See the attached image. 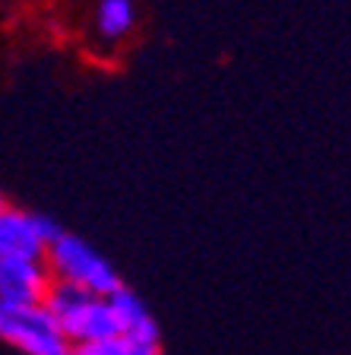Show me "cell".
<instances>
[{"label":"cell","instance_id":"obj_1","mask_svg":"<svg viewBox=\"0 0 351 355\" xmlns=\"http://www.w3.org/2000/svg\"><path fill=\"white\" fill-rule=\"evenodd\" d=\"M44 308L57 318L64 336L73 346L92 340H111V336L120 333L108 298L92 295V292L70 286V282L54 279L51 288H48V298H44Z\"/></svg>","mask_w":351,"mask_h":355},{"label":"cell","instance_id":"obj_2","mask_svg":"<svg viewBox=\"0 0 351 355\" xmlns=\"http://www.w3.org/2000/svg\"><path fill=\"white\" fill-rule=\"evenodd\" d=\"M44 263H48L54 279L80 286L102 298H108L111 292L124 286L117 270L111 266V260L105 254H98L89 241H82L80 235H70V232H60L54 238V244L44 254Z\"/></svg>","mask_w":351,"mask_h":355},{"label":"cell","instance_id":"obj_3","mask_svg":"<svg viewBox=\"0 0 351 355\" xmlns=\"http://www.w3.org/2000/svg\"><path fill=\"white\" fill-rule=\"evenodd\" d=\"M0 340L26 355H73V343L44 304L0 302Z\"/></svg>","mask_w":351,"mask_h":355},{"label":"cell","instance_id":"obj_4","mask_svg":"<svg viewBox=\"0 0 351 355\" xmlns=\"http://www.w3.org/2000/svg\"><path fill=\"white\" fill-rule=\"evenodd\" d=\"M60 235V225L48 216L26 213L16 207L0 209V257L44 260L48 248Z\"/></svg>","mask_w":351,"mask_h":355},{"label":"cell","instance_id":"obj_5","mask_svg":"<svg viewBox=\"0 0 351 355\" xmlns=\"http://www.w3.org/2000/svg\"><path fill=\"white\" fill-rule=\"evenodd\" d=\"M54 276L44 260L0 257V302L3 304H44Z\"/></svg>","mask_w":351,"mask_h":355},{"label":"cell","instance_id":"obj_6","mask_svg":"<svg viewBox=\"0 0 351 355\" xmlns=\"http://www.w3.org/2000/svg\"><path fill=\"white\" fill-rule=\"evenodd\" d=\"M108 302H111V311H114L120 333H133V336H152V340H161V336H159V324H155V318L149 314V308L143 304V298H139L133 288L120 286L117 292H111V295H108Z\"/></svg>","mask_w":351,"mask_h":355},{"label":"cell","instance_id":"obj_7","mask_svg":"<svg viewBox=\"0 0 351 355\" xmlns=\"http://www.w3.org/2000/svg\"><path fill=\"white\" fill-rule=\"evenodd\" d=\"M161 343L152 336H133V333H117L111 340H92L73 346V355H159Z\"/></svg>","mask_w":351,"mask_h":355},{"label":"cell","instance_id":"obj_8","mask_svg":"<svg viewBox=\"0 0 351 355\" xmlns=\"http://www.w3.org/2000/svg\"><path fill=\"white\" fill-rule=\"evenodd\" d=\"M98 35L108 42H120L136 26V3L133 0H102L96 13Z\"/></svg>","mask_w":351,"mask_h":355},{"label":"cell","instance_id":"obj_9","mask_svg":"<svg viewBox=\"0 0 351 355\" xmlns=\"http://www.w3.org/2000/svg\"><path fill=\"white\" fill-rule=\"evenodd\" d=\"M3 207H7V200H3V193H0V209H3Z\"/></svg>","mask_w":351,"mask_h":355}]
</instances>
